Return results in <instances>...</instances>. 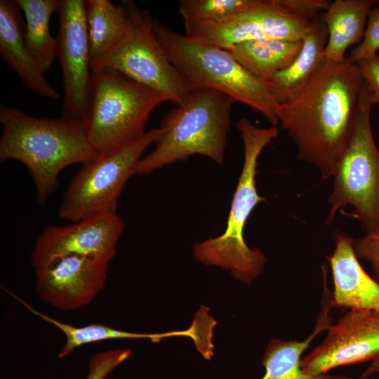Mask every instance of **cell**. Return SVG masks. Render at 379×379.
I'll return each mask as SVG.
<instances>
[{"instance_id": "cell-20", "label": "cell", "mask_w": 379, "mask_h": 379, "mask_svg": "<svg viewBox=\"0 0 379 379\" xmlns=\"http://www.w3.org/2000/svg\"><path fill=\"white\" fill-rule=\"evenodd\" d=\"M3 288L33 314L54 326L64 333L66 337V343L58 353L60 358L65 357L74 350L80 346L107 340L147 339L150 340L152 343H159L164 338L183 336L190 338L193 340L194 343H197L201 337L200 328L195 322H192L190 327L186 330L155 333L129 332L115 329L102 324H95L81 327L74 326L72 324L58 321L45 313L35 310L27 302L7 290L5 287H3Z\"/></svg>"}, {"instance_id": "cell-26", "label": "cell", "mask_w": 379, "mask_h": 379, "mask_svg": "<svg viewBox=\"0 0 379 379\" xmlns=\"http://www.w3.org/2000/svg\"><path fill=\"white\" fill-rule=\"evenodd\" d=\"M132 354L130 349H114L94 354L89 362L86 379H105Z\"/></svg>"}, {"instance_id": "cell-14", "label": "cell", "mask_w": 379, "mask_h": 379, "mask_svg": "<svg viewBox=\"0 0 379 379\" xmlns=\"http://www.w3.org/2000/svg\"><path fill=\"white\" fill-rule=\"evenodd\" d=\"M109 261L72 254L35 269L36 293L55 307L73 310L88 305L102 290Z\"/></svg>"}, {"instance_id": "cell-4", "label": "cell", "mask_w": 379, "mask_h": 379, "mask_svg": "<svg viewBox=\"0 0 379 379\" xmlns=\"http://www.w3.org/2000/svg\"><path fill=\"white\" fill-rule=\"evenodd\" d=\"M237 126L244 145V161L227 227L221 235L195 244L193 253L201 263L229 270L235 279L250 284L262 272L267 260L259 248L246 244L244 228L254 208L266 201L256 187L258 158L263 149L277 137L279 129L276 126L259 128L246 118L240 119Z\"/></svg>"}, {"instance_id": "cell-10", "label": "cell", "mask_w": 379, "mask_h": 379, "mask_svg": "<svg viewBox=\"0 0 379 379\" xmlns=\"http://www.w3.org/2000/svg\"><path fill=\"white\" fill-rule=\"evenodd\" d=\"M57 58L63 83V117L85 121L93 88L84 0H60Z\"/></svg>"}, {"instance_id": "cell-17", "label": "cell", "mask_w": 379, "mask_h": 379, "mask_svg": "<svg viewBox=\"0 0 379 379\" xmlns=\"http://www.w3.org/2000/svg\"><path fill=\"white\" fill-rule=\"evenodd\" d=\"M327 39V28L319 15L311 21L297 58L287 68L275 74L267 84L277 103L289 102L304 90L325 60Z\"/></svg>"}, {"instance_id": "cell-12", "label": "cell", "mask_w": 379, "mask_h": 379, "mask_svg": "<svg viewBox=\"0 0 379 379\" xmlns=\"http://www.w3.org/2000/svg\"><path fill=\"white\" fill-rule=\"evenodd\" d=\"M379 359V311L352 309L331 325L324 341L301 359L305 373H326L346 365Z\"/></svg>"}, {"instance_id": "cell-11", "label": "cell", "mask_w": 379, "mask_h": 379, "mask_svg": "<svg viewBox=\"0 0 379 379\" xmlns=\"http://www.w3.org/2000/svg\"><path fill=\"white\" fill-rule=\"evenodd\" d=\"M311 21L293 13L281 0H259L251 8L225 21L186 25L185 27V35L229 50L248 41H301Z\"/></svg>"}, {"instance_id": "cell-27", "label": "cell", "mask_w": 379, "mask_h": 379, "mask_svg": "<svg viewBox=\"0 0 379 379\" xmlns=\"http://www.w3.org/2000/svg\"><path fill=\"white\" fill-rule=\"evenodd\" d=\"M353 248L359 259L370 262L373 278L379 284V231L354 239Z\"/></svg>"}, {"instance_id": "cell-21", "label": "cell", "mask_w": 379, "mask_h": 379, "mask_svg": "<svg viewBox=\"0 0 379 379\" xmlns=\"http://www.w3.org/2000/svg\"><path fill=\"white\" fill-rule=\"evenodd\" d=\"M91 69L122 40L129 27L125 6L109 0H85Z\"/></svg>"}, {"instance_id": "cell-5", "label": "cell", "mask_w": 379, "mask_h": 379, "mask_svg": "<svg viewBox=\"0 0 379 379\" xmlns=\"http://www.w3.org/2000/svg\"><path fill=\"white\" fill-rule=\"evenodd\" d=\"M153 29L171 62L190 91L221 92L262 114L276 126L279 104L267 86L248 72L226 49L178 34L153 18Z\"/></svg>"}, {"instance_id": "cell-15", "label": "cell", "mask_w": 379, "mask_h": 379, "mask_svg": "<svg viewBox=\"0 0 379 379\" xmlns=\"http://www.w3.org/2000/svg\"><path fill=\"white\" fill-rule=\"evenodd\" d=\"M348 234L336 231L335 248L328 258L333 292L331 307L379 311V284L361 265Z\"/></svg>"}, {"instance_id": "cell-6", "label": "cell", "mask_w": 379, "mask_h": 379, "mask_svg": "<svg viewBox=\"0 0 379 379\" xmlns=\"http://www.w3.org/2000/svg\"><path fill=\"white\" fill-rule=\"evenodd\" d=\"M168 101L161 93L110 69L93 70L92 95L84 121L88 138L100 153L142 138L152 112Z\"/></svg>"}, {"instance_id": "cell-29", "label": "cell", "mask_w": 379, "mask_h": 379, "mask_svg": "<svg viewBox=\"0 0 379 379\" xmlns=\"http://www.w3.org/2000/svg\"><path fill=\"white\" fill-rule=\"evenodd\" d=\"M356 64L363 81L372 93L374 103L379 105V55L377 53L361 59Z\"/></svg>"}, {"instance_id": "cell-18", "label": "cell", "mask_w": 379, "mask_h": 379, "mask_svg": "<svg viewBox=\"0 0 379 379\" xmlns=\"http://www.w3.org/2000/svg\"><path fill=\"white\" fill-rule=\"evenodd\" d=\"M324 295L320 313L312 333L304 340H281L272 339L264 352L262 364L265 373L260 379H352L344 375L321 374L312 375L305 373L301 367V356L312 341L332 325L328 314L331 293L327 279L324 278Z\"/></svg>"}, {"instance_id": "cell-3", "label": "cell", "mask_w": 379, "mask_h": 379, "mask_svg": "<svg viewBox=\"0 0 379 379\" xmlns=\"http://www.w3.org/2000/svg\"><path fill=\"white\" fill-rule=\"evenodd\" d=\"M234 101L211 89L192 90L163 117L154 149L139 161L135 174H147L193 155L222 164Z\"/></svg>"}, {"instance_id": "cell-16", "label": "cell", "mask_w": 379, "mask_h": 379, "mask_svg": "<svg viewBox=\"0 0 379 379\" xmlns=\"http://www.w3.org/2000/svg\"><path fill=\"white\" fill-rule=\"evenodd\" d=\"M21 13L15 0L0 1V55L30 91L45 98L58 100V92L45 78L27 46Z\"/></svg>"}, {"instance_id": "cell-1", "label": "cell", "mask_w": 379, "mask_h": 379, "mask_svg": "<svg viewBox=\"0 0 379 379\" xmlns=\"http://www.w3.org/2000/svg\"><path fill=\"white\" fill-rule=\"evenodd\" d=\"M364 84L356 63L325 59L301 93L281 104L278 119L298 149V157L313 165L324 180L352 134Z\"/></svg>"}, {"instance_id": "cell-19", "label": "cell", "mask_w": 379, "mask_h": 379, "mask_svg": "<svg viewBox=\"0 0 379 379\" xmlns=\"http://www.w3.org/2000/svg\"><path fill=\"white\" fill-rule=\"evenodd\" d=\"M377 1L336 0L320 16L328 31L326 60L341 62L347 50L359 44L364 36L369 13Z\"/></svg>"}, {"instance_id": "cell-23", "label": "cell", "mask_w": 379, "mask_h": 379, "mask_svg": "<svg viewBox=\"0 0 379 379\" xmlns=\"http://www.w3.org/2000/svg\"><path fill=\"white\" fill-rule=\"evenodd\" d=\"M25 16L24 38L27 48L45 73L57 58V41L50 30V21L60 0H15Z\"/></svg>"}, {"instance_id": "cell-2", "label": "cell", "mask_w": 379, "mask_h": 379, "mask_svg": "<svg viewBox=\"0 0 379 379\" xmlns=\"http://www.w3.org/2000/svg\"><path fill=\"white\" fill-rule=\"evenodd\" d=\"M0 122V161L14 159L25 165L41 205L56 188L63 168L85 164L99 154L88 138L84 122L79 119L63 116L36 118L1 105Z\"/></svg>"}, {"instance_id": "cell-13", "label": "cell", "mask_w": 379, "mask_h": 379, "mask_svg": "<svg viewBox=\"0 0 379 379\" xmlns=\"http://www.w3.org/2000/svg\"><path fill=\"white\" fill-rule=\"evenodd\" d=\"M117 214L95 216L67 226L46 227L36 240L32 265L36 269L60 258L82 255L110 261L124 229Z\"/></svg>"}, {"instance_id": "cell-7", "label": "cell", "mask_w": 379, "mask_h": 379, "mask_svg": "<svg viewBox=\"0 0 379 379\" xmlns=\"http://www.w3.org/2000/svg\"><path fill=\"white\" fill-rule=\"evenodd\" d=\"M372 93L363 84L354 128L339 157L332 178L333 185L327 199V224H332L341 208L353 211L345 215L357 220L366 234L379 231V150L371 126Z\"/></svg>"}, {"instance_id": "cell-9", "label": "cell", "mask_w": 379, "mask_h": 379, "mask_svg": "<svg viewBox=\"0 0 379 379\" xmlns=\"http://www.w3.org/2000/svg\"><path fill=\"white\" fill-rule=\"evenodd\" d=\"M128 12V29L122 40L92 68L110 69L152 88L175 105L190 92L154 33L153 18L131 1L122 3Z\"/></svg>"}, {"instance_id": "cell-22", "label": "cell", "mask_w": 379, "mask_h": 379, "mask_svg": "<svg viewBox=\"0 0 379 379\" xmlns=\"http://www.w3.org/2000/svg\"><path fill=\"white\" fill-rule=\"evenodd\" d=\"M302 47V40L261 39L243 42L227 51L248 72L267 86L275 74L294 61Z\"/></svg>"}, {"instance_id": "cell-25", "label": "cell", "mask_w": 379, "mask_h": 379, "mask_svg": "<svg viewBox=\"0 0 379 379\" xmlns=\"http://www.w3.org/2000/svg\"><path fill=\"white\" fill-rule=\"evenodd\" d=\"M379 4V3H378ZM379 50V6L371 9L361 41L352 48L347 59L353 63L377 54Z\"/></svg>"}, {"instance_id": "cell-28", "label": "cell", "mask_w": 379, "mask_h": 379, "mask_svg": "<svg viewBox=\"0 0 379 379\" xmlns=\"http://www.w3.org/2000/svg\"><path fill=\"white\" fill-rule=\"evenodd\" d=\"M295 15L311 21L327 10L331 3L326 0H281Z\"/></svg>"}, {"instance_id": "cell-8", "label": "cell", "mask_w": 379, "mask_h": 379, "mask_svg": "<svg viewBox=\"0 0 379 379\" xmlns=\"http://www.w3.org/2000/svg\"><path fill=\"white\" fill-rule=\"evenodd\" d=\"M158 128L128 145L100 153L83 164L67 187L59 209L63 220L77 222L95 216L117 214L119 197Z\"/></svg>"}, {"instance_id": "cell-24", "label": "cell", "mask_w": 379, "mask_h": 379, "mask_svg": "<svg viewBox=\"0 0 379 379\" xmlns=\"http://www.w3.org/2000/svg\"><path fill=\"white\" fill-rule=\"evenodd\" d=\"M259 0H180L178 10L185 25L220 22L244 12Z\"/></svg>"}]
</instances>
